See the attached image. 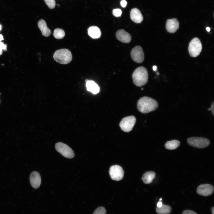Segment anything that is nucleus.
Here are the masks:
<instances>
[{"instance_id": "nucleus-28", "label": "nucleus", "mask_w": 214, "mask_h": 214, "mask_svg": "<svg viewBox=\"0 0 214 214\" xmlns=\"http://www.w3.org/2000/svg\"><path fill=\"white\" fill-rule=\"evenodd\" d=\"M214 102H213L212 103L211 106H210V108L209 109L211 111L213 115H214Z\"/></svg>"}, {"instance_id": "nucleus-14", "label": "nucleus", "mask_w": 214, "mask_h": 214, "mask_svg": "<svg viewBox=\"0 0 214 214\" xmlns=\"http://www.w3.org/2000/svg\"><path fill=\"white\" fill-rule=\"evenodd\" d=\"M131 20L136 23H140L143 20V16L139 10L136 8L132 9L130 12Z\"/></svg>"}, {"instance_id": "nucleus-23", "label": "nucleus", "mask_w": 214, "mask_h": 214, "mask_svg": "<svg viewBox=\"0 0 214 214\" xmlns=\"http://www.w3.org/2000/svg\"><path fill=\"white\" fill-rule=\"evenodd\" d=\"M93 214H106V210L104 207H99L95 210Z\"/></svg>"}, {"instance_id": "nucleus-6", "label": "nucleus", "mask_w": 214, "mask_h": 214, "mask_svg": "<svg viewBox=\"0 0 214 214\" xmlns=\"http://www.w3.org/2000/svg\"><path fill=\"white\" fill-rule=\"evenodd\" d=\"M136 121L133 116H128L123 118L120 122L119 125L122 130L125 132H128L131 131Z\"/></svg>"}, {"instance_id": "nucleus-29", "label": "nucleus", "mask_w": 214, "mask_h": 214, "mask_svg": "<svg viewBox=\"0 0 214 214\" xmlns=\"http://www.w3.org/2000/svg\"><path fill=\"white\" fill-rule=\"evenodd\" d=\"M163 205L162 203L161 202H159L157 204V207H160Z\"/></svg>"}, {"instance_id": "nucleus-18", "label": "nucleus", "mask_w": 214, "mask_h": 214, "mask_svg": "<svg viewBox=\"0 0 214 214\" xmlns=\"http://www.w3.org/2000/svg\"><path fill=\"white\" fill-rule=\"evenodd\" d=\"M155 176V173L152 171H148L145 172L142 177L144 183L148 184L151 183Z\"/></svg>"}, {"instance_id": "nucleus-32", "label": "nucleus", "mask_w": 214, "mask_h": 214, "mask_svg": "<svg viewBox=\"0 0 214 214\" xmlns=\"http://www.w3.org/2000/svg\"><path fill=\"white\" fill-rule=\"evenodd\" d=\"M157 67L156 66H154L153 67V69L154 70H156Z\"/></svg>"}, {"instance_id": "nucleus-3", "label": "nucleus", "mask_w": 214, "mask_h": 214, "mask_svg": "<svg viewBox=\"0 0 214 214\" xmlns=\"http://www.w3.org/2000/svg\"><path fill=\"white\" fill-rule=\"evenodd\" d=\"M54 59L57 62L67 64L69 63L72 59L70 51L67 49H62L56 51L53 55Z\"/></svg>"}, {"instance_id": "nucleus-19", "label": "nucleus", "mask_w": 214, "mask_h": 214, "mask_svg": "<svg viewBox=\"0 0 214 214\" xmlns=\"http://www.w3.org/2000/svg\"><path fill=\"white\" fill-rule=\"evenodd\" d=\"M180 144V142L178 140H173L166 142L165 144V146L167 149L173 150L178 148Z\"/></svg>"}, {"instance_id": "nucleus-33", "label": "nucleus", "mask_w": 214, "mask_h": 214, "mask_svg": "<svg viewBox=\"0 0 214 214\" xmlns=\"http://www.w3.org/2000/svg\"><path fill=\"white\" fill-rule=\"evenodd\" d=\"M206 30L208 32H209L210 31V28L209 27H207L206 28Z\"/></svg>"}, {"instance_id": "nucleus-21", "label": "nucleus", "mask_w": 214, "mask_h": 214, "mask_svg": "<svg viewBox=\"0 0 214 214\" xmlns=\"http://www.w3.org/2000/svg\"><path fill=\"white\" fill-rule=\"evenodd\" d=\"M65 33L64 31L60 28H56L54 31L53 35L57 39L62 38L65 36Z\"/></svg>"}, {"instance_id": "nucleus-15", "label": "nucleus", "mask_w": 214, "mask_h": 214, "mask_svg": "<svg viewBox=\"0 0 214 214\" xmlns=\"http://www.w3.org/2000/svg\"><path fill=\"white\" fill-rule=\"evenodd\" d=\"M86 87L87 90L92 92L93 94H96L100 91V87L94 81L86 79Z\"/></svg>"}, {"instance_id": "nucleus-2", "label": "nucleus", "mask_w": 214, "mask_h": 214, "mask_svg": "<svg viewBox=\"0 0 214 214\" xmlns=\"http://www.w3.org/2000/svg\"><path fill=\"white\" fill-rule=\"evenodd\" d=\"M133 81L137 86H144L147 83L148 75L147 69L144 67H139L136 68L132 75Z\"/></svg>"}, {"instance_id": "nucleus-17", "label": "nucleus", "mask_w": 214, "mask_h": 214, "mask_svg": "<svg viewBox=\"0 0 214 214\" xmlns=\"http://www.w3.org/2000/svg\"><path fill=\"white\" fill-rule=\"evenodd\" d=\"M88 33L93 39L98 38L101 35V32L100 29L96 26L90 27L88 29Z\"/></svg>"}, {"instance_id": "nucleus-30", "label": "nucleus", "mask_w": 214, "mask_h": 214, "mask_svg": "<svg viewBox=\"0 0 214 214\" xmlns=\"http://www.w3.org/2000/svg\"><path fill=\"white\" fill-rule=\"evenodd\" d=\"M3 39H3V35L2 34H0V41L1 42V41L2 40H3Z\"/></svg>"}, {"instance_id": "nucleus-26", "label": "nucleus", "mask_w": 214, "mask_h": 214, "mask_svg": "<svg viewBox=\"0 0 214 214\" xmlns=\"http://www.w3.org/2000/svg\"><path fill=\"white\" fill-rule=\"evenodd\" d=\"M182 214H197L194 211L189 210H186L184 211Z\"/></svg>"}, {"instance_id": "nucleus-16", "label": "nucleus", "mask_w": 214, "mask_h": 214, "mask_svg": "<svg viewBox=\"0 0 214 214\" xmlns=\"http://www.w3.org/2000/svg\"><path fill=\"white\" fill-rule=\"evenodd\" d=\"M38 26L43 36L48 37L51 34V31L47 27L46 23L44 20H40L38 23Z\"/></svg>"}, {"instance_id": "nucleus-25", "label": "nucleus", "mask_w": 214, "mask_h": 214, "mask_svg": "<svg viewBox=\"0 0 214 214\" xmlns=\"http://www.w3.org/2000/svg\"><path fill=\"white\" fill-rule=\"evenodd\" d=\"M7 45L4 44V43L0 42V55L2 54L3 50L6 51L7 50Z\"/></svg>"}, {"instance_id": "nucleus-9", "label": "nucleus", "mask_w": 214, "mask_h": 214, "mask_svg": "<svg viewBox=\"0 0 214 214\" xmlns=\"http://www.w3.org/2000/svg\"><path fill=\"white\" fill-rule=\"evenodd\" d=\"M130 55L132 59L137 63H141L144 60V54L142 48L140 46L137 45L133 48Z\"/></svg>"}, {"instance_id": "nucleus-7", "label": "nucleus", "mask_w": 214, "mask_h": 214, "mask_svg": "<svg viewBox=\"0 0 214 214\" xmlns=\"http://www.w3.org/2000/svg\"><path fill=\"white\" fill-rule=\"evenodd\" d=\"M56 151L64 157L72 158L75 155L72 149L67 144L61 142L57 143L55 144Z\"/></svg>"}, {"instance_id": "nucleus-24", "label": "nucleus", "mask_w": 214, "mask_h": 214, "mask_svg": "<svg viewBox=\"0 0 214 214\" xmlns=\"http://www.w3.org/2000/svg\"><path fill=\"white\" fill-rule=\"evenodd\" d=\"M113 15L116 17L120 16L122 14L121 10L119 8L114 9L112 11Z\"/></svg>"}, {"instance_id": "nucleus-27", "label": "nucleus", "mask_w": 214, "mask_h": 214, "mask_svg": "<svg viewBox=\"0 0 214 214\" xmlns=\"http://www.w3.org/2000/svg\"><path fill=\"white\" fill-rule=\"evenodd\" d=\"M120 4L121 6L123 7H125L127 4V2L125 0H122L121 1Z\"/></svg>"}, {"instance_id": "nucleus-8", "label": "nucleus", "mask_w": 214, "mask_h": 214, "mask_svg": "<svg viewBox=\"0 0 214 214\" xmlns=\"http://www.w3.org/2000/svg\"><path fill=\"white\" fill-rule=\"evenodd\" d=\"M109 173L111 179L116 181L122 180L124 175L122 168L118 165L111 166L109 169Z\"/></svg>"}, {"instance_id": "nucleus-13", "label": "nucleus", "mask_w": 214, "mask_h": 214, "mask_svg": "<svg viewBox=\"0 0 214 214\" xmlns=\"http://www.w3.org/2000/svg\"><path fill=\"white\" fill-rule=\"evenodd\" d=\"M30 181L33 188L35 189L39 188L41 182L40 174L36 171L32 172L30 175Z\"/></svg>"}, {"instance_id": "nucleus-10", "label": "nucleus", "mask_w": 214, "mask_h": 214, "mask_svg": "<svg viewBox=\"0 0 214 214\" xmlns=\"http://www.w3.org/2000/svg\"><path fill=\"white\" fill-rule=\"evenodd\" d=\"M214 191L213 186L209 184H202L197 189V192L199 195L206 196L211 195Z\"/></svg>"}, {"instance_id": "nucleus-11", "label": "nucleus", "mask_w": 214, "mask_h": 214, "mask_svg": "<svg viewBox=\"0 0 214 214\" xmlns=\"http://www.w3.org/2000/svg\"><path fill=\"white\" fill-rule=\"evenodd\" d=\"M179 28V23L176 18L168 19L166 21V29L169 33L175 32Z\"/></svg>"}, {"instance_id": "nucleus-35", "label": "nucleus", "mask_w": 214, "mask_h": 214, "mask_svg": "<svg viewBox=\"0 0 214 214\" xmlns=\"http://www.w3.org/2000/svg\"><path fill=\"white\" fill-rule=\"evenodd\" d=\"M161 200H162V199H161V198H160V199H159V200H160V201H161Z\"/></svg>"}, {"instance_id": "nucleus-20", "label": "nucleus", "mask_w": 214, "mask_h": 214, "mask_svg": "<svg viewBox=\"0 0 214 214\" xmlns=\"http://www.w3.org/2000/svg\"><path fill=\"white\" fill-rule=\"evenodd\" d=\"M156 210L158 214H170L171 211V208L169 205L163 204L160 207H157Z\"/></svg>"}, {"instance_id": "nucleus-34", "label": "nucleus", "mask_w": 214, "mask_h": 214, "mask_svg": "<svg viewBox=\"0 0 214 214\" xmlns=\"http://www.w3.org/2000/svg\"><path fill=\"white\" fill-rule=\"evenodd\" d=\"M1 28H2L1 26V25L0 24V31L1 29Z\"/></svg>"}, {"instance_id": "nucleus-1", "label": "nucleus", "mask_w": 214, "mask_h": 214, "mask_svg": "<svg viewBox=\"0 0 214 214\" xmlns=\"http://www.w3.org/2000/svg\"><path fill=\"white\" fill-rule=\"evenodd\" d=\"M158 106V103L155 100L147 96L141 97L137 103L138 110L143 114L148 113L155 110Z\"/></svg>"}, {"instance_id": "nucleus-31", "label": "nucleus", "mask_w": 214, "mask_h": 214, "mask_svg": "<svg viewBox=\"0 0 214 214\" xmlns=\"http://www.w3.org/2000/svg\"><path fill=\"white\" fill-rule=\"evenodd\" d=\"M212 214H214V207H212L211 208Z\"/></svg>"}, {"instance_id": "nucleus-22", "label": "nucleus", "mask_w": 214, "mask_h": 214, "mask_svg": "<svg viewBox=\"0 0 214 214\" xmlns=\"http://www.w3.org/2000/svg\"><path fill=\"white\" fill-rule=\"evenodd\" d=\"M44 1L50 9H53L55 7L56 5L55 0H44Z\"/></svg>"}, {"instance_id": "nucleus-12", "label": "nucleus", "mask_w": 214, "mask_h": 214, "mask_svg": "<svg viewBox=\"0 0 214 214\" xmlns=\"http://www.w3.org/2000/svg\"><path fill=\"white\" fill-rule=\"evenodd\" d=\"M117 39L120 42L124 43H129L131 40L130 35L124 29L118 30L116 33Z\"/></svg>"}, {"instance_id": "nucleus-5", "label": "nucleus", "mask_w": 214, "mask_h": 214, "mask_svg": "<svg viewBox=\"0 0 214 214\" xmlns=\"http://www.w3.org/2000/svg\"><path fill=\"white\" fill-rule=\"evenodd\" d=\"M190 145L199 148H203L208 147L210 144V141L208 139L200 137H191L187 140Z\"/></svg>"}, {"instance_id": "nucleus-4", "label": "nucleus", "mask_w": 214, "mask_h": 214, "mask_svg": "<svg viewBox=\"0 0 214 214\" xmlns=\"http://www.w3.org/2000/svg\"><path fill=\"white\" fill-rule=\"evenodd\" d=\"M202 48L201 42L197 37L194 38L190 42L188 49L190 55L195 57L200 54Z\"/></svg>"}]
</instances>
